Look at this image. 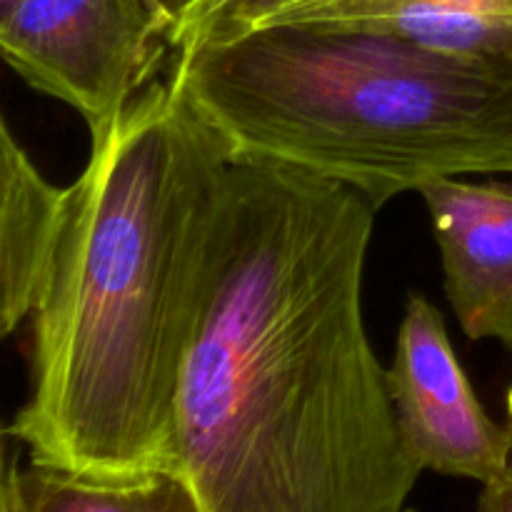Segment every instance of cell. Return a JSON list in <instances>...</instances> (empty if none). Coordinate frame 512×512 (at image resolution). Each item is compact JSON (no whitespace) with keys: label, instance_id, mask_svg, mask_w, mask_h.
I'll use <instances>...</instances> for the list:
<instances>
[{"label":"cell","instance_id":"obj_12","mask_svg":"<svg viewBox=\"0 0 512 512\" xmlns=\"http://www.w3.org/2000/svg\"><path fill=\"white\" fill-rule=\"evenodd\" d=\"M18 3H23V0H0V15L10 13V10H13Z\"/></svg>","mask_w":512,"mask_h":512},{"label":"cell","instance_id":"obj_15","mask_svg":"<svg viewBox=\"0 0 512 512\" xmlns=\"http://www.w3.org/2000/svg\"><path fill=\"white\" fill-rule=\"evenodd\" d=\"M510 398H512V390H510Z\"/></svg>","mask_w":512,"mask_h":512},{"label":"cell","instance_id":"obj_13","mask_svg":"<svg viewBox=\"0 0 512 512\" xmlns=\"http://www.w3.org/2000/svg\"><path fill=\"white\" fill-rule=\"evenodd\" d=\"M508 408H510V430H512V398H508Z\"/></svg>","mask_w":512,"mask_h":512},{"label":"cell","instance_id":"obj_2","mask_svg":"<svg viewBox=\"0 0 512 512\" xmlns=\"http://www.w3.org/2000/svg\"><path fill=\"white\" fill-rule=\"evenodd\" d=\"M173 80H153L68 185L30 315L28 463L95 480L180 470L175 398L230 168Z\"/></svg>","mask_w":512,"mask_h":512},{"label":"cell","instance_id":"obj_8","mask_svg":"<svg viewBox=\"0 0 512 512\" xmlns=\"http://www.w3.org/2000/svg\"><path fill=\"white\" fill-rule=\"evenodd\" d=\"M68 210V188L48 183L15 140L0 128V320L10 335L30 318L43 293Z\"/></svg>","mask_w":512,"mask_h":512},{"label":"cell","instance_id":"obj_9","mask_svg":"<svg viewBox=\"0 0 512 512\" xmlns=\"http://www.w3.org/2000/svg\"><path fill=\"white\" fill-rule=\"evenodd\" d=\"M0 512H205L183 473L158 470L95 480L65 470L5 460Z\"/></svg>","mask_w":512,"mask_h":512},{"label":"cell","instance_id":"obj_3","mask_svg":"<svg viewBox=\"0 0 512 512\" xmlns=\"http://www.w3.org/2000/svg\"><path fill=\"white\" fill-rule=\"evenodd\" d=\"M173 53L170 80L233 158L293 165L378 208L430 180L512 173V63L305 23Z\"/></svg>","mask_w":512,"mask_h":512},{"label":"cell","instance_id":"obj_14","mask_svg":"<svg viewBox=\"0 0 512 512\" xmlns=\"http://www.w3.org/2000/svg\"><path fill=\"white\" fill-rule=\"evenodd\" d=\"M405 512H415V510H405Z\"/></svg>","mask_w":512,"mask_h":512},{"label":"cell","instance_id":"obj_7","mask_svg":"<svg viewBox=\"0 0 512 512\" xmlns=\"http://www.w3.org/2000/svg\"><path fill=\"white\" fill-rule=\"evenodd\" d=\"M278 23L375 30L440 53L512 63V0H313L270 25Z\"/></svg>","mask_w":512,"mask_h":512},{"label":"cell","instance_id":"obj_6","mask_svg":"<svg viewBox=\"0 0 512 512\" xmlns=\"http://www.w3.org/2000/svg\"><path fill=\"white\" fill-rule=\"evenodd\" d=\"M418 193L430 210L445 290L465 335L512 348V185L438 178Z\"/></svg>","mask_w":512,"mask_h":512},{"label":"cell","instance_id":"obj_10","mask_svg":"<svg viewBox=\"0 0 512 512\" xmlns=\"http://www.w3.org/2000/svg\"><path fill=\"white\" fill-rule=\"evenodd\" d=\"M173 8L170 48L210 38H233L275 23L313 0H168Z\"/></svg>","mask_w":512,"mask_h":512},{"label":"cell","instance_id":"obj_5","mask_svg":"<svg viewBox=\"0 0 512 512\" xmlns=\"http://www.w3.org/2000/svg\"><path fill=\"white\" fill-rule=\"evenodd\" d=\"M398 425L423 470L490 483L510 468L512 430L493 423L455 358L443 315L413 295L388 370Z\"/></svg>","mask_w":512,"mask_h":512},{"label":"cell","instance_id":"obj_1","mask_svg":"<svg viewBox=\"0 0 512 512\" xmlns=\"http://www.w3.org/2000/svg\"><path fill=\"white\" fill-rule=\"evenodd\" d=\"M378 205L345 183L233 158L175 398L205 512H405L423 468L370 348Z\"/></svg>","mask_w":512,"mask_h":512},{"label":"cell","instance_id":"obj_4","mask_svg":"<svg viewBox=\"0 0 512 512\" xmlns=\"http://www.w3.org/2000/svg\"><path fill=\"white\" fill-rule=\"evenodd\" d=\"M170 30L168 0H23L0 15V50L25 83L78 110L100 143L155 80Z\"/></svg>","mask_w":512,"mask_h":512},{"label":"cell","instance_id":"obj_11","mask_svg":"<svg viewBox=\"0 0 512 512\" xmlns=\"http://www.w3.org/2000/svg\"><path fill=\"white\" fill-rule=\"evenodd\" d=\"M478 512H512V463L503 475L483 485Z\"/></svg>","mask_w":512,"mask_h":512}]
</instances>
